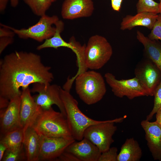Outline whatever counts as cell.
I'll return each instance as SVG.
<instances>
[{
	"mask_svg": "<svg viewBox=\"0 0 161 161\" xmlns=\"http://www.w3.org/2000/svg\"><path fill=\"white\" fill-rule=\"evenodd\" d=\"M51 67L44 65L40 56L32 52L16 51L0 62V96L9 100L20 96L31 84L50 83L54 78Z\"/></svg>",
	"mask_w": 161,
	"mask_h": 161,
	"instance_id": "cell-1",
	"label": "cell"
},
{
	"mask_svg": "<svg viewBox=\"0 0 161 161\" xmlns=\"http://www.w3.org/2000/svg\"><path fill=\"white\" fill-rule=\"evenodd\" d=\"M75 80L76 92L87 105L97 103L106 92L103 77L100 73L94 70H87L82 73L76 77Z\"/></svg>",
	"mask_w": 161,
	"mask_h": 161,
	"instance_id": "cell-2",
	"label": "cell"
},
{
	"mask_svg": "<svg viewBox=\"0 0 161 161\" xmlns=\"http://www.w3.org/2000/svg\"><path fill=\"white\" fill-rule=\"evenodd\" d=\"M32 126L40 136L72 137L66 117L52 107L47 109H42Z\"/></svg>",
	"mask_w": 161,
	"mask_h": 161,
	"instance_id": "cell-3",
	"label": "cell"
},
{
	"mask_svg": "<svg viewBox=\"0 0 161 161\" xmlns=\"http://www.w3.org/2000/svg\"><path fill=\"white\" fill-rule=\"evenodd\" d=\"M61 96L64 103L67 120L72 137L78 141L84 138V133L86 129L94 124L103 121L92 119L84 114L79 109L77 100L69 92L61 88Z\"/></svg>",
	"mask_w": 161,
	"mask_h": 161,
	"instance_id": "cell-4",
	"label": "cell"
},
{
	"mask_svg": "<svg viewBox=\"0 0 161 161\" xmlns=\"http://www.w3.org/2000/svg\"><path fill=\"white\" fill-rule=\"evenodd\" d=\"M113 53L112 47L106 39L99 35L91 37L86 45L85 63L88 69H100L109 61Z\"/></svg>",
	"mask_w": 161,
	"mask_h": 161,
	"instance_id": "cell-5",
	"label": "cell"
},
{
	"mask_svg": "<svg viewBox=\"0 0 161 161\" xmlns=\"http://www.w3.org/2000/svg\"><path fill=\"white\" fill-rule=\"evenodd\" d=\"M126 116L114 119L103 121L92 125L85 130L84 138L96 145L102 153L108 150L114 142L112 137L117 129L115 123L122 122Z\"/></svg>",
	"mask_w": 161,
	"mask_h": 161,
	"instance_id": "cell-6",
	"label": "cell"
},
{
	"mask_svg": "<svg viewBox=\"0 0 161 161\" xmlns=\"http://www.w3.org/2000/svg\"><path fill=\"white\" fill-rule=\"evenodd\" d=\"M56 15L49 16L45 14L41 16L35 24L27 29H17L8 26H4L13 31L19 37L23 39L30 38L41 42L52 37L56 31V27L52 26L59 20Z\"/></svg>",
	"mask_w": 161,
	"mask_h": 161,
	"instance_id": "cell-7",
	"label": "cell"
},
{
	"mask_svg": "<svg viewBox=\"0 0 161 161\" xmlns=\"http://www.w3.org/2000/svg\"><path fill=\"white\" fill-rule=\"evenodd\" d=\"M31 92L38 94L33 97L38 105L43 109H48L53 105L59 108L60 112L66 117L65 108L61 96V88L56 84L36 83L33 84Z\"/></svg>",
	"mask_w": 161,
	"mask_h": 161,
	"instance_id": "cell-8",
	"label": "cell"
},
{
	"mask_svg": "<svg viewBox=\"0 0 161 161\" xmlns=\"http://www.w3.org/2000/svg\"><path fill=\"white\" fill-rule=\"evenodd\" d=\"M104 77L114 94L117 97L122 98L126 96L132 100L137 97L148 96L145 91L135 77L132 78L119 80L112 73L107 72L105 74Z\"/></svg>",
	"mask_w": 161,
	"mask_h": 161,
	"instance_id": "cell-9",
	"label": "cell"
},
{
	"mask_svg": "<svg viewBox=\"0 0 161 161\" xmlns=\"http://www.w3.org/2000/svg\"><path fill=\"white\" fill-rule=\"evenodd\" d=\"M135 77L145 91L148 96H153L161 80V71L151 61L145 57L137 65Z\"/></svg>",
	"mask_w": 161,
	"mask_h": 161,
	"instance_id": "cell-10",
	"label": "cell"
},
{
	"mask_svg": "<svg viewBox=\"0 0 161 161\" xmlns=\"http://www.w3.org/2000/svg\"><path fill=\"white\" fill-rule=\"evenodd\" d=\"M55 25L56 29L55 34L52 37L45 40L42 44L38 46L37 49L40 50L47 48L57 49L61 47H67L71 49L76 54L77 64L79 66L84 65L85 63L84 51L86 45H81L73 37L70 38L69 42L65 41L60 34L64 29V22L59 20Z\"/></svg>",
	"mask_w": 161,
	"mask_h": 161,
	"instance_id": "cell-11",
	"label": "cell"
},
{
	"mask_svg": "<svg viewBox=\"0 0 161 161\" xmlns=\"http://www.w3.org/2000/svg\"><path fill=\"white\" fill-rule=\"evenodd\" d=\"M75 141L72 137H57L40 136L38 161L55 160L69 145Z\"/></svg>",
	"mask_w": 161,
	"mask_h": 161,
	"instance_id": "cell-12",
	"label": "cell"
},
{
	"mask_svg": "<svg viewBox=\"0 0 161 161\" xmlns=\"http://www.w3.org/2000/svg\"><path fill=\"white\" fill-rule=\"evenodd\" d=\"M29 87L22 90L21 95L20 121L24 131L31 126L42 109L35 102Z\"/></svg>",
	"mask_w": 161,
	"mask_h": 161,
	"instance_id": "cell-13",
	"label": "cell"
},
{
	"mask_svg": "<svg viewBox=\"0 0 161 161\" xmlns=\"http://www.w3.org/2000/svg\"><path fill=\"white\" fill-rule=\"evenodd\" d=\"M20 97L11 99L6 108L0 109L1 135L21 128L20 121Z\"/></svg>",
	"mask_w": 161,
	"mask_h": 161,
	"instance_id": "cell-14",
	"label": "cell"
},
{
	"mask_svg": "<svg viewBox=\"0 0 161 161\" xmlns=\"http://www.w3.org/2000/svg\"><path fill=\"white\" fill-rule=\"evenodd\" d=\"M94 10L92 0H65L61 8L63 18L72 20L91 16Z\"/></svg>",
	"mask_w": 161,
	"mask_h": 161,
	"instance_id": "cell-15",
	"label": "cell"
},
{
	"mask_svg": "<svg viewBox=\"0 0 161 161\" xmlns=\"http://www.w3.org/2000/svg\"><path fill=\"white\" fill-rule=\"evenodd\" d=\"M141 125L144 131L147 145L155 160L161 161V126L156 121L142 120Z\"/></svg>",
	"mask_w": 161,
	"mask_h": 161,
	"instance_id": "cell-16",
	"label": "cell"
},
{
	"mask_svg": "<svg viewBox=\"0 0 161 161\" xmlns=\"http://www.w3.org/2000/svg\"><path fill=\"white\" fill-rule=\"evenodd\" d=\"M65 151L73 154L80 161H98L101 154L96 145L85 138L78 142L75 141Z\"/></svg>",
	"mask_w": 161,
	"mask_h": 161,
	"instance_id": "cell-17",
	"label": "cell"
},
{
	"mask_svg": "<svg viewBox=\"0 0 161 161\" xmlns=\"http://www.w3.org/2000/svg\"><path fill=\"white\" fill-rule=\"evenodd\" d=\"M158 14L147 12L137 13L134 16L127 15L124 17L120 24L122 30H131L137 26H143L151 30L155 22Z\"/></svg>",
	"mask_w": 161,
	"mask_h": 161,
	"instance_id": "cell-18",
	"label": "cell"
},
{
	"mask_svg": "<svg viewBox=\"0 0 161 161\" xmlns=\"http://www.w3.org/2000/svg\"><path fill=\"white\" fill-rule=\"evenodd\" d=\"M137 38L144 46L145 57L151 61L161 71V42L151 40L139 30L137 32Z\"/></svg>",
	"mask_w": 161,
	"mask_h": 161,
	"instance_id": "cell-19",
	"label": "cell"
},
{
	"mask_svg": "<svg viewBox=\"0 0 161 161\" xmlns=\"http://www.w3.org/2000/svg\"><path fill=\"white\" fill-rule=\"evenodd\" d=\"M40 136L31 126L24 131L23 144L27 161H38Z\"/></svg>",
	"mask_w": 161,
	"mask_h": 161,
	"instance_id": "cell-20",
	"label": "cell"
},
{
	"mask_svg": "<svg viewBox=\"0 0 161 161\" xmlns=\"http://www.w3.org/2000/svg\"><path fill=\"white\" fill-rule=\"evenodd\" d=\"M142 149L133 138H127L121 147L117 161H139L142 156Z\"/></svg>",
	"mask_w": 161,
	"mask_h": 161,
	"instance_id": "cell-21",
	"label": "cell"
},
{
	"mask_svg": "<svg viewBox=\"0 0 161 161\" xmlns=\"http://www.w3.org/2000/svg\"><path fill=\"white\" fill-rule=\"evenodd\" d=\"M24 132L19 128L1 135L0 142L3 143L7 149L14 151L18 149L23 146Z\"/></svg>",
	"mask_w": 161,
	"mask_h": 161,
	"instance_id": "cell-22",
	"label": "cell"
},
{
	"mask_svg": "<svg viewBox=\"0 0 161 161\" xmlns=\"http://www.w3.org/2000/svg\"><path fill=\"white\" fill-rule=\"evenodd\" d=\"M37 16H41L46 14L52 3L51 0H23Z\"/></svg>",
	"mask_w": 161,
	"mask_h": 161,
	"instance_id": "cell-23",
	"label": "cell"
},
{
	"mask_svg": "<svg viewBox=\"0 0 161 161\" xmlns=\"http://www.w3.org/2000/svg\"><path fill=\"white\" fill-rule=\"evenodd\" d=\"M159 3L153 0H138L136 4L137 13L147 12L158 14L159 13Z\"/></svg>",
	"mask_w": 161,
	"mask_h": 161,
	"instance_id": "cell-24",
	"label": "cell"
},
{
	"mask_svg": "<svg viewBox=\"0 0 161 161\" xmlns=\"http://www.w3.org/2000/svg\"><path fill=\"white\" fill-rule=\"evenodd\" d=\"M27 160L24 145L20 149L14 151L7 149L5 151L2 161H21Z\"/></svg>",
	"mask_w": 161,
	"mask_h": 161,
	"instance_id": "cell-25",
	"label": "cell"
},
{
	"mask_svg": "<svg viewBox=\"0 0 161 161\" xmlns=\"http://www.w3.org/2000/svg\"><path fill=\"white\" fill-rule=\"evenodd\" d=\"M153 96H154L153 107L147 116L146 119L148 121L151 120L154 114L161 108V80L155 90Z\"/></svg>",
	"mask_w": 161,
	"mask_h": 161,
	"instance_id": "cell-26",
	"label": "cell"
},
{
	"mask_svg": "<svg viewBox=\"0 0 161 161\" xmlns=\"http://www.w3.org/2000/svg\"><path fill=\"white\" fill-rule=\"evenodd\" d=\"M148 38L151 40L161 41V14H158L155 22Z\"/></svg>",
	"mask_w": 161,
	"mask_h": 161,
	"instance_id": "cell-27",
	"label": "cell"
},
{
	"mask_svg": "<svg viewBox=\"0 0 161 161\" xmlns=\"http://www.w3.org/2000/svg\"><path fill=\"white\" fill-rule=\"evenodd\" d=\"M117 147L110 148L108 150L101 153L98 161H117Z\"/></svg>",
	"mask_w": 161,
	"mask_h": 161,
	"instance_id": "cell-28",
	"label": "cell"
},
{
	"mask_svg": "<svg viewBox=\"0 0 161 161\" xmlns=\"http://www.w3.org/2000/svg\"><path fill=\"white\" fill-rule=\"evenodd\" d=\"M55 161H80L79 160L72 154L64 151Z\"/></svg>",
	"mask_w": 161,
	"mask_h": 161,
	"instance_id": "cell-29",
	"label": "cell"
},
{
	"mask_svg": "<svg viewBox=\"0 0 161 161\" xmlns=\"http://www.w3.org/2000/svg\"><path fill=\"white\" fill-rule=\"evenodd\" d=\"M13 37H0V54L2 52L5 48L13 42Z\"/></svg>",
	"mask_w": 161,
	"mask_h": 161,
	"instance_id": "cell-30",
	"label": "cell"
},
{
	"mask_svg": "<svg viewBox=\"0 0 161 161\" xmlns=\"http://www.w3.org/2000/svg\"><path fill=\"white\" fill-rule=\"evenodd\" d=\"M2 27L0 28V37H10L13 38L15 33L12 30L0 24Z\"/></svg>",
	"mask_w": 161,
	"mask_h": 161,
	"instance_id": "cell-31",
	"label": "cell"
},
{
	"mask_svg": "<svg viewBox=\"0 0 161 161\" xmlns=\"http://www.w3.org/2000/svg\"><path fill=\"white\" fill-rule=\"evenodd\" d=\"M123 0H111L112 9L114 11L119 12L120 10Z\"/></svg>",
	"mask_w": 161,
	"mask_h": 161,
	"instance_id": "cell-32",
	"label": "cell"
},
{
	"mask_svg": "<svg viewBox=\"0 0 161 161\" xmlns=\"http://www.w3.org/2000/svg\"><path fill=\"white\" fill-rule=\"evenodd\" d=\"M10 100L8 99L0 96V109H4L8 106Z\"/></svg>",
	"mask_w": 161,
	"mask_h": 161,
	"instance_id": "cell-33",
	"label": "cell"
},
{
	"mask_svg": "<svg viewBox=\"0 0 161 161\" xmlns=\"http://www.w3.org/2000/svg\"><path fill=\"white\" fill-rule=\"evenodd\" d=\"M7 149V147L4 144L0 142V161L2 160L4 154Z\"/></svg>",
	"mask_w": 161,
	"mask_h": 161,
	"instance_id": "cell-34",
	"label": "cell"
},
{
	"mask_svg": "<svg viewBox=\"0 0 161 161\" xmlns=\"http://www.w3.org/2000/svg\"><path fill=\"white\" fill-rule=\"evenodd\" d=\"M9 0H0V11L2 12L5 10Z\"/></svg>",
	"mask_w": 161,
	"mask_h": 161,
	"instance_id": "cell-35",
	"label": "cell"
},
{
	"mask_svg": "<svg viewBox=\"0 0 161 161\" xmlns=\"http://www.w3.org/2000/svg\"><path fill=\"white\" fill-rule=\"evenodd\" d=\"M156 121L161 126V108L156 113Z\"/></svg>",
	"mask_w": 161,
	"mask_h": 161,
	"instance_id": "cell-36",
	"label": "cell"
},
{
	"mask_svg": "<svg viewBox=\"0 0 161 161\" xmlns=\"http://www.w3.org/2000/svg\"><path fill=\"white\" fill-rule=\"evenodd\" d=\"M11 6L13 7H16L18 3V0H10Z\"/></svg>",
	"mask_w": 161,
	"mask_h": 161,
	"instance_id": "cell-37",
	"label": "cell"
},
{
	"mask_svg": "<svg viewBox=\"0 0 161 161\" xmlns=\"http://www.w3.org/2000/svg\"><path fill=\"white\" fill-rule=\"evenodd\" d=\"M160 2L159 5V13L161 14V0H159Z\"/></svg>",
	"mask_w": 161,
	"mask_h": 161,
	"instance_id": "cell-38",
	"label": "cell"
},
{
	"mask_svg": "<svg viewBox=\"0 0 161 161\" xmlns=\"http://www.w3.org/2000/svg\"><path fill=\"white\" fill-rule=\"evenodd\" d=\"M56 0H51V1L52 2H54V1H55Z\"/></svg>",
	"mask_w": 161,
	"mask_h": 161,
	"instance_id": "cell-39",
	"label": "cell"
}]
</instances>
